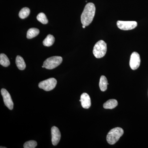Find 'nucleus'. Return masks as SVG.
I'll return each instance as SVG.
<instances>
[{
  "mask_svg": "<svg viewBox=\"0 0 148 148\" xmlns=\"http://www.w3.org/2000/svg\"><path fill=\"white\" fill-rule=\"evenodd\" d=\"M37 145V143L34 140L28 141L24 143V148H35Z\"/></svg>",
  "mask_w": 148,
  "mask_h": 148,
  "instance_id": "nucleus-19",
  "label": "nucleus"
},
{
  "mask_svg": "<svg viewBox=\"0 0 148 148\" xmlns=\"http://www.w3.org/2000/svg\"><path fill=\"white\" fill-rule=\"evenodd\" d=\"M80 102L82 106L84 109H88L91 106V100L89 95L86 93H83L81 95Z\"/></svg>",
  "mask_w": 148,
  "mask_h": 148,
  "instance_id": "nucleus-10",
  "label": "nucleus"
},
{
  "mask_svg": "<svg viewBox=\"0 0 148 148\" xmlns=\"http://www.w3.org/2000/svg\"><path fill=\"white\" fill-rule=\"evenodd\" d=\"M40 31L37 28H31L28 30L27 33V37L28 39H32L36 36L39 34Z\"/></svg>",
  "mask_w": 148,
  "mask_h": 148,
  "instance_id": "nucleus-15",
  "label": "nucleus"
},
{
  "mask_svg": "<svg viewBox=\"0 0 148 148\" xmlns=\"http://www.w3.org/2000/svg\"><path fill=\"white\" fill-rule=\"evenodd\" d=\"M37 19L39 21H40L42 24H47L48 22V20L47 17L44 13L42 12L40 13L37 16Z\"/></svg>",
  "mask_w": 148,
  "mask_h": 148,
  "instance_id": "nucleus-18",
  "label": "nucleus"
},
{
  "mask_svg": "<svg viewBox=\"0 0 148 148\" xmlns=\"http://www.w3.org/2000/svg\"><path fill=\"white\" fill-rule=\"evenodd\" d=\"M141 59L140 56L137 52H133L130 56V66L132 70H136L140 66Z\"/></svg>",
  "mask_w": 148,
  "mask_h": 148,
  "instance_id": "nucleus-8",
  "label": "nucleus"
},
{
  "mask_svg": "<svg viewBox=\"0 0 148 148\" xmlns=\"http://www.w3.org/2000/svg\"><path fill=\"white\" fill-rule=\"evenodd\" d=\"M124 131L121 127H115L111 130L107 135V142L110 145H114L119 141Z\"/></svg>",
  "mask_w": 148,
  "mask_h": 148,
  "instance_id": "nucleus-2",
  "label": "nucleus"
},
{
  "mask_svg": "<svg viewBox=\"0 0 148 148\" xmlns=\"http://www.w3.org/2000/svg\"><path fill=\"white\" fill-rule=\"evenodd\" d=\"M57 81L54 78H50L45 80L41 82L39 84L38 86L40 88L45 91H49L53 90L56 86Z\"/></svg>",
  "mask_w": 148,
  "mask_h": 148,
  "instance_id": "nucleus-5",
  "label": "nucleus"
},
{
  "mask_svg": "<svg viewBox=\"0 0 148 148\" xmlns=\"http://www.w3.org/2000/svg\"><path fill=\"white\" fill-rule=\"evenodd\" d=\"M30 13V9L28 8L25 7L21 9L18 14V16L20 18L22 19L27 18L29 16Z\"/></svg>",
  "mask_w": 148,
  "mask_h": 148,
  "instance_id": "nucleus-17",
  "label": "nucleus"
},
{
  "mask_svg": "<svg viewBox=\"0 0 148 148\" xmlns=\"http://www.w3.org/2000/svg\"><path fill=\"white\" fill-rule=\"evenodd\" d=\"M108 80L105 76H102L100 78L99 82V87L101 91H105L108 88Z\"/></svg>",
  "mask_w": 148,
  "mask_h": 148,
  "instance_id": "nucleus-13",
  "label": "nucleus"
},
{
  "mask_svg": "<svg viewBox=\"0 0 148 148\" xmlns=\"http://www.w3.org/2000/svg\"><path fill=\"white\" fill-rule=\"evenodd\" d=\"M16 64L19 70L23 71L26 69V65L24 59L20 56H17L16 58Z\"/></svg>",
  "mask_w": 148,
  "mask_h": 148,
  "instance_id": "nucleus-12",
  "label": "nucleus"
},
{
  "mask_svg": "<svg viewBox=\"0 0 148 148\" xmlns=\"http://www.w3.org/2000/svg\"><path fill=\"white\" fill-rule=\"evenodd\" d=\"M55 42V38L52 35H48L45 39L43 41V44L46 47H50L53 45Z\"/></svg>",
  "mask_w": 148,
  "mask_h": 148,
  "instance_id": "nucleus-14",
  "label": "nucleus"
},
{
  "mask_svg": "<svg viewBox=\"0 0 148 148\" xmlns=\"http://www.w3.org/2000/svg\"><path fill=\"white\" fill-rule=\"evenodd\" d=\"M51 141L53 146L58 145L61 138V133L59 129L56 126H53L51 129Z\"/></svg>",
  "mask_w": 148,
  "mask_h": 148,
  "instance_id": "nucleus-9",
  "label": "nucleus"
},
{
  "mask_svg": "<svg viewBox=\"0 0 148 148\" xmlns=\"http://www.w3.org/2000/svg\"><path fill=\"white\" fill-rule=\"evenodd\" d=\"M0 64L5 67H8L10 65L9 59L4 53L0 54Z\"/></svg>",
  "mask_w": 148,
  "mask_h": 148,
  "instance_id": "nucleus-16",
  "label": "nucleus"
},
{
  "mask_svg": "<svg viewBox=\"0 0 148 148\" xmlns=\"http://www.w3.org/2000/svg\"><path fill=\"white\" fill-rule=\"evenodd\" d=\"M42 68H45L44 66L43 65V66H42Z\"/></svg>",
  "mask_w": 148,
  "mask_h": 148,
  "instance_id": "nucleus-21",
  "label": "nucleus"
},
{
  "mask_svg": "<svg viewBox=\"0 0 148 148\" xmlns=\"http://www.w3.org/2000/svg\"><path fill=\"white\" fill-rule=\"evenodd\" d=\"M86 26H84V25H83L82 27L83 29H84V28H85Z\"/></svg>",
  "mask_w": 148,
  "mask_h": 148,
  "instance_id": "nucleus-20",
  "label": "nucleus"
},
{
  "mask_svg": "<svg viewBox=\"0 0 148 148\" xmlns=\"http://www.w3.org/2000/svg\"><path fill=\"white\" fill-rule=\"evenodd\" d=\"M118 106V102L115 99H111L107 101L103 105V108L106 109H113Z\"/></svg>",
  "mask_w": 148,
  "mask_h": 148,
  "instance_id": "nucleus-11",
  "label": "nucleus"
},
{
  "mask_svg": "<svg viewBox=\"0 0 148 148\" xmlns=\"http://www.w3.org/2000/svg\"><path fill=\"white\" fill-rule=\"evenodd\" d=\"M117 26L121 30L127 31L136 28L138 26V23L135 21H118Z\"/></svg>",
  "mask_w": 148,
  "mask_h": 148,
  "instance_id": "nucleus-6",
  "label": "nucleus"
},
{
  "mask_svg": "<svg viewBox=\"0 0 148 148\" xmlns=\"http://www.w3.org/2000/svg\"><path fill=\"white\" fill-rule=\"evenodd\" d=\"M1 93L5 105L9 110H12L13 109L14 103L10 94L5 88H2L1 90Z\"/></svg>",
  "mask_w": 148,
  "mask_h": 148,
  "instance_id": "nucleus-7",
  "label": "nucleus"
},
{
  "mask_svg": "<svg viewBox=\"0 0 148 148\" xmlns=\"http://www.w3.org/2000/svg\"><path fill=\"white\" fill-rule=\"evenodd\" d=\"M107 50V44L103 40H100L94 45L93 54L95 58H101L106 55Z\"/></svg>",
  "mask_w": 148,
  "mask_h": 148,
  "instance_id": "nucleus-3",
  "label": "nucleus"
},
{
  "mask_svg": "<svg viewBox=\"0 0 148 148\" xmlns=\"http://www.w3.org/2000/svg\"><path fill=\"white\" fill-rule=\"evenodd\" d=\"M95 12V6L93 3H89L86 5L81 16V21L83 25L86 27L92 22Z\"/></svg>",
  "mask_w": 148,
  "mask_h": 148,
  "instance_id": "nucleus-1",
  "label": "nucleus"
},
{
  "mask_svg": "<svg viewBox=\"0 0 148 148\" xmlns=\"http://www.w3.org/2000/svg\"><path fill=\"white\" fill-rule=\"evenodd\" d=\"M62 61L63 58L61 56H52L47 58L44 62L43 66L45 69L51 70L59 66L62 63Z\"/></svg>",
  "mask_w": 148,
  "mask_h": 148,
  "instance_id": "nucleus-4",
  "label": "nucleus"
}]
</instances>
